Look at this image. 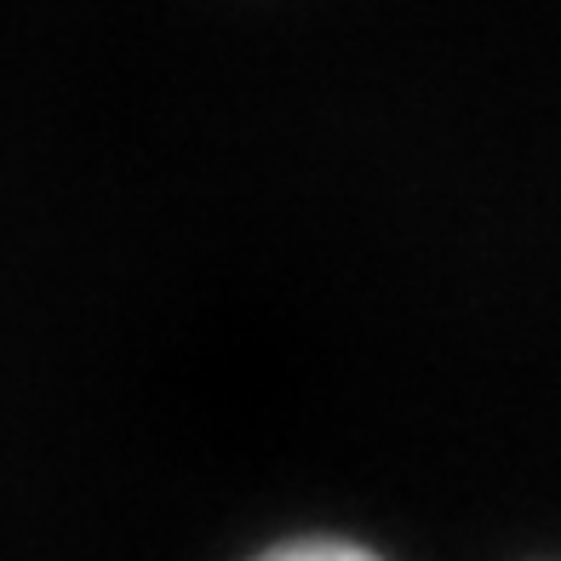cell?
I'll return each instance as SVG.
<instances>
[{
  "label": "cell",
  "instance_id": "6da1fadb",
  "mask_svg": "<svg viewBox=\"0 0 561 561\" xmlns=\"http://www.w3.org/2000/svg\"><path fill=\"white\" fill-rule=\"evenodd\" d=\"M259 561H385V556L367 550V545H355V539H327V533H316V539L275 545V550H264Z\"/></svg>",
  "mask_w": 561,
  "mask_h": 561
}]
</instances>
